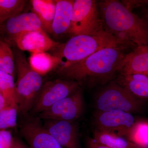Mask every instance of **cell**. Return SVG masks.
I'll list each match as a JSON object with an SVG mask.
<instances>
[{
	"mask_svg": "<svg viewBox=\"0 0 148 148\" xmlns=\"http://www.w3.org/2000/svg\"><path fill=\"white\" fill-rule=\"evenodd\" d=\"M129 47L116 46L102 49L81 61L59 66L57 74L64 79L93 85L104 84L115 77Z\"/></svg>",
	"mask_w": 148,
	"mask_h": 148,
	"instance_id": "obj_1",
	"label": "cell"
},
{
	"mask_svg": "<svg viewBox=\"0 0 148 148\" xmlns=\"http://www.w3.org/2000/svg\"><path fill=\"white\" fill-rule=\"evenodd\" d=\"M105 31L135 45H148V28L144 19L120 1L105 0L97 4Z\"/></svg>",
	"mask_w": 148,
	"mask_h": 148,
	"instance_id": "obj_2",
	"label": "cell"
},
{
	"mask_svg": "<svg viewBox=\"0 0 148 148\" xmlns=\"http://www.w3.org/2000/svg\"><path fill=\"white\" fill-rule=\"evenodd\" d=\"M121 45L136 46L103 30L93 34L71 37L67 42L56 47L57 51L54 55L60 59V66H64L81 61L102 49Z\"/></svg>",
	"mask_w": 148,
	"mask_h": 148,
	"instance_id": "obj_3",
	"label": "cell"
},
{
	"mask_svg": "<svg viewBox=\"0 0 148 148\" xmlns=\"http://www.w3.org/2000/svg\"><path fill=\"white\" fill-rule=\"evenodd\" d=\"M14 48L18 111L24 114L32 110L42 87L43 80L42 76L32 69L22 51Z\"/></svg>",
	"mask_w": 148,
	"mask_h": 148,
	"instance_id": "obj_4",
	"label": "cell"
},
{
	"mask_svg": "<svg viewBox=\"0 0 148 148\" xmlns=\"http://www.w3.org/2000/svg\"><path fill=\"white\" fill-rule=\"evenodd\" d=\"M143 99L136 97L115 81L110 82L96 94L94 106L96 110L121 111L132 114L143 108Z\"/></svg>",
	"mask_w": 148,
	"mask_h": 148,
	"instance_id": "obj_5",
	"label": "cell"
},
{
	"mask_svg": "<svg viewBox=\"0 0 148 148\" xmlns=\"http://www.w3.org/2000/svg\"><path fill=\"white\" fill-rule=\"evenodd\" d=\"M99 14L95 1L75 0L68 34L71 37L93 34L105 30Z\"/></svg>",
	"mask_w": 148,
	"mask_h": 148,
	"instance_id": "obj_6",
	"label": "cell"
},
{
	"mask_svg": "<svg viewBox=\"0 0 148 148\" xmlns=\"http://www.w3.org/2000/svg\"><path fill=\"white\" fill-rule=\"evenodd\" d=\"M77 82L67 79H56L42 85L32 109L33 112H44L58 101L68 97L79 88Z\"/></svg>",
	"mask_w": 148,
	"mask_h": 148,
	"instance_id": "obj_7",
	"label": "cell"
},
{
	"mask_svg": "<svg viewBox=\"0 0 148 148\" xmlns=\"http://www.w3.org/2000/svg\"><path fill=\"white\" fill-rule=\"evenodd\" d=\"M135 121L132 114L123 111L96 110L93 115L95 129L112 132L123 138H127Z\"/></svg>",
	"mask_w": 148,
	"mask_h": 148,
	"instance_id": "obj_8",
	"label": "cell"
},
{
	"mask_svg": "<svg viewBox=\"0 0 148 148\" xmlns=\"http://www.w3.org/2000/svg\"><path fill=\"white\" fill-rule=\"evenodd\" d=\"M84 108L82 91L79 88L75 92L58 101L39 114L43 119L74 121L81 116Z\"/></svg>",
	"mask_w": 148,
	"mask_h": 148,
	"instance_id": "obj_9",
	"label": "cell"
},
{
	"mask_svg": "<svg viewBox=\"0 0 148 148\" xmlns=\"http://www.w3.org/2000/svg\"><path fill=\"white\" fill-rule=\"evenodd\" d=\"M41 29L40 21L34 12L21 13L0 25V39L10 46L15 45L16 38L22 33Z\"/></svg>",
	"mask_w": 148,
	"mask_h": 148,
	"instance_id": "obj_10",
	"label": "cell"
},
{
	"mask_svg": "<svg viewBox=\"0 0 148 148\" xmlns=\"http://www.w3.org/2000/svg\"><path fill=\"white\" fill-rule=\"evenodd\" d=\"M20 132L30 148H63L47 131L39 119L23 121Z\"/></svg>",
	"mask_w": 148,
	"mask_h": 148,
	"instance_id": "obj_11",
	"label": "cell"
},
{
	"mask_svg": "<svg viewBox=\"0 0 148 148\" xmlns=\"http://www.w3.org/2000/svg\"><path fill=\"white\" fill-rule=\"evenodd\" d=\"M42 125L63 148H80L78 130L75 122L45 119Z\"/></svg>",
	"mask_w": 148,
	"mask_h": 148,
	"instance_id": "obj_12",
	"label": "cell"
},
{
	"mask_svg": "<svg viewBox=\"0 0 148 148\" xmlns=\"http://www.w3.org/2000/svg\"><path fill=\"white\" fill-rule=\"evenodd\" d=\"M60 44L51 38L43 29L24 32L15 41V45L19 50L32 53L46 52L58 47Z\"/></svg>",
	"mask_w": 148,
	"mask_h": 148,
	"instance_id": "obj_13",
	"label": "cell"
},
{
	"mask_svg": "<svg viewBox=\"0 0 148 148\" xmlns=\"http://www.w3.org/2000/svg\"><path fill=\"white\" fill-rule=\"evenodd\" d=\"M119 73L148 75V45L136 46L132 51L125 54Z\"/></svg>",
	"mask_w": 148,
	"mask_h": 148,
	"instance_id": "obj_14",
	"label": "cell"
},
{
	"mask_svg": "<svg viewBox=\"0 0 148 148\" xmlns=\"http://www.w3.org/2000/svg\"><path fill=\"white\" fill-rule=\"evenodd\" d=\"M74 1L56 0V10L51 34L61 36L68 34L71 26Z\"/></svg>",
	"mask_w": 148,
	"mask_h": 148,
	"instance_id": "obj_15",
	"label": "cell"
},
{
	"mask_svg": "<svg viewBox=\"0 0 148 148\" xmlns=\"http://www.w3.org/2000/svg\"><path fill=\"white\" fill-rule=\"evenodd\" d=\"M116 82L138 98H148V75L142 74H119Z\"/></svg>",
	"mask_w": 148,
	"mask_h": 148,
	"instance_id": "obj_16",
	"label": "cell"
},
{
	"mask_svg": "<svg viewBox=\"0 0 148 148\" xmlns=\"http://www.w3.org/2000/svg\"><path fill=\"white\" fill-rule=\"evenodd\" d=\"M30 2L32 12L39 19L43 30L46 33L51 34L56 0H31Z\"/></svg>",
	"mask_w": 148,
	"mask_h": 148,
	"instance_id": "obj_17",
	"label": "cell"
},
{
	"mask_svg": "<svg viewBox=\"0 0 148 148\" xmlns=\"http://www.w3.org/2000/svg\"><path fill=\"white\" fill-rule=\"evenodd\" d=\"M29 62L32 69L42 77L57 69L61 64L57 56L46 52L32 53Z\"/></svg>",
	"mask_w": 148,
	"mask_h": 148,
	"instance_id": "obj_18",
	"label": "cell"
},
{
	"mask_svg": "<svg viewBox=\"0 0 148 148\" xmlns=\"http://www.w3.org/2000/svg\"><path fill=\"white\" fill-rule=\"evenodd\" d=\"M92 138L97 143L112 148H138L127 139L112 132L95 129Z\"/></svg>",
	"mask_w": 148,
	"mask_h": 148,
	"instance_id": "obj_19",
	"label": "cell"
},
{
	"mask_svg": "<svg viewBox=\"0 0 148 148\" xmlns=\"http://www.w3.org/2000/svg\"><path fill=\"white\" fill-rule=\"evenodd\" d=\"M12 76L0 71V91L8 106L18 108L16 84Z\"/></svg>",
	"mask_w": 148,
	"mask_h": 148,
	"instance_id": "obj_20",
	"label": "cell"
},
{
	"mask_svg": "<svg viewBox=\"0 0 148 148\" xmlns=\"http://www.w3.org/2000/svg\"><path fill=\"white\" fill-rule=\"evenodd\" d=\"M126 138L138 148H148V121H135Z\"/></svg>",
	"mask_w": 148,
	"mask_h": 148,
	"instance_id": "obj_21",
	"label": "cell"
},
{
	"mask_svg": "<svg viewBox=\"0 0 148 148\" xmlns=\"http://www.w3.org/2000/svg\"><path fill=\"white\" fill-rule=\"evenodd\" d=\"M27 2L25 0H0V25L21 13Z\"/></svg>",
	"mask_w": 148,
	"mask_h": 148,
	"instance_id": "obj_22",
	"label": "cell"
},
{
	"mask_svg": "<svg viewBox=\"0 0 148 148\" xmlns=\"http://www.w3.org/2000/svg\"><path fill=\"white\" fill-rule=\"evenodd\" d=\"M15 66L13 51L10 46L0 39V71L14 77Z\"/></svg>",
	"mask_w": 148,
	"mask_h": 148,
	"instance_id": "obj_23",
	"label": "cell"
},
{
	"mask_svg": "<svg viewBox=\"0 0 148 148\" xmlns=\"http://www.w3.org/2000/svg\"><path fill=\"white\" fill-rule=\"evenodd\" d=\"M18 108L7 106L0 110V130L15 127L17 124Z\"/></svg>",
	"mask_w": 148,
	"mask_h": 148,
	"instance_id": "obj_24",
	"label": "cell"
},
{
	"mask_svg": "<svg viewBox=\"0 0 148 148\" xmlns=\"http://www.w3.org/2000/svg\"><path fill=\"white\" fill-rule=\"evenodd\" d=\"M15 144V139L10 131L0 130V148H14Z\"/></svg>",
	"mask_w": 148,
	"mask_h": 148,
	"instance_id": "obj_25",
	"label": "cell"
},
{
	"mask_svg": "<svg viewBox=\"0 0 148 148\" xmlns=\"http://www.w3.org/2000/svg\"><path fill=\"white\" fill-rule=\"evenodd\" d=\"M121 2L125 7L132 11L134 8L146 5L148 3V1H122Z\"/></svg>",
	"mask_w": 148,
	"mask_h": 148,
	"instance_id": "obj_26",
	"label": "cell"
},
{
	"mask_svg": "<svg viewBox=\"0 0 148 148\" xmlns=\"http://www.w3.org/2000/svg\"><path fill=\"white\" fill-rule=\"evenodd\" d=\"M88 148H112L103 145L96 142L93 138H88L87 140Z\"/></svg>",
	"mask_w": 148,
	"mask_h": 148,
	"instance_id": "obj_27",
	"label": "cell"
},
{
	"mask_svg": "<svg viewBox=\"0 0 148 148\" xmlns=\"http://www.w3.org/2000/svg\"><path fill=\"white\" fill-rule=\"evenodd\" d=\"M8 106L4 98L0 91V110Z\"/></svg>",
	"mask_w": 148,
	"mask_h": 148,
	"instance_id": "obj_28",
	"label": "cell"
},
{
	"mask_svg": "<svg viewBox=\"0 0 148 148\" xmlns=\"http://www.w3.org/2000/svg\"><path fill=\"white\" fill-rule=\"evenodd\" d=\"M14 148H30L29 147L24 145L21 141L15 139V144Z\"/></svg>",
	"mask_w": 148,
	"mask_h": 148,
	"instance_id": "obj_29",
	"label": "cell"
},
{
	"mask_svg": "<svg viewBox=\"0 0 148 148\" xmlns=\"http://www.w3.org/2000/svg\"><path fill=\"white\" fill-rule=\"evenodd\" d=\"M145 19H143L145 22H146L147 26L148 28V9L146 11L145 13Z\"/></svg>",
	"mask_w": 148,
	"mask_h": 148,
	"instance_id": "obj_30",
	"label": "cell"
}]
</instances>
